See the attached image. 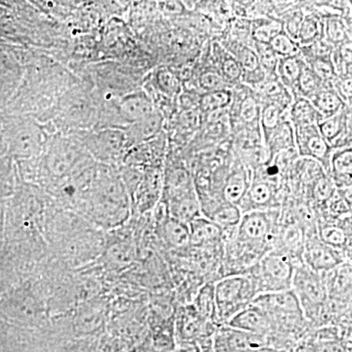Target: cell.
Instances as JSON below:
<instances>
[{
	"mask_svg": "<svg viewBox=\"0 0 352 352\" xmlns=\"http://www.w3.org/2000/svg\"><path fill=\"white\" fill-rule=\"evenodd\" d=\"M296 261L286 252L271 250L245 274L251 279L256 296L292 289Z\"/></svg>",
	"mask_w": 352,
	"mask_h": 352,
	"instance_id": "6da1fadb",
	"label": "cell"
},
{
	"mask_svg": "<svg viewBox=\"0 0 352 352\" xmlns=\"http://www.w3.org/2000/svg\"><path fill=\"white\" fill-rule=\"evenodd\" d=\"M254 285L247 274L223 276L214 283L215 326L227 325L235 315L256 298Z\"/></svg>",
	"mask_w": 352,
	"mask_h": 352,
	"instance_id": "7a4b0ae2",
	"label": "cell"
},
{
	"mask_svg": "<svg viewBox=\"0 0 352 352\" xmlns=\"http://www.w3.org/2000/svg\"><path fill=\"white\" fill-rule=\"evenodd\" d=\"M276 230L270 214L265 210H252L243 214L235 239L268 252L274 248Z\"/></svg>",
	"mask_w": 352,
	"mask_h": 352,
	"instance_id": "3957f363",
	"label": "cell"
},
{
	"mask_svg": "<svg viewBox=\"0 0 352 352\" xmlns=\"http://www.w3.org/2000/svg\"><path fill=\"white\" fill-rule=\"evenodd\" d=\"M215 328L214 323L199 315L193 305H185L176 317L175 340L180 346H200L212 340Z\"/></svg>",
	"mask_w": 352,
	"mask_h": 352,
	"instance_id": "277c9868",
	"label": "cell"
},
{
	"mask_svg": "<svg viewBox=\"0 0 352 352\" xmlns=\"http://www.w3.org/2000/svg\"><path fill=\"white\" fill-rule=\"evenodd\" d=\"M292 289L300 300L302 312L323 305L328 300L321 273L315 272L302 263H296Z\"/></svg>",
	"mask_w": 352,
	"mask_h": 352,
	"instance_id": "5b68a950",
	"label": "cell"
},
{
	"mask_svg": "<svg viewBox=\"0 0 352 352\" xmlns=\"http://www.w3.org/2000/svg\"><path fill=\"white\" fill-rule=\"evenodd\" d=\"M212 352H254L270 346L267 337L228 325L217 326L212 338Z\"/></svg>",
	"mask_w": 352,
	"mask_h": 352,
	"instance_id": "8992f818",
	"label": "cell"
},
{
	"mask_svg": "<svg viewBox=\"0 0 352 352\" xmlns=\"http://www.w3.org/2000/svg\"><path fill=\"white\" fill-rule=\"evenodd\" d=\"M346 261H349V254L324 244L318 236H311L309 239L305 240L302 263L315 272H328Z\"/></svg>",
	"mask_w": 352,
	"mask_h": 352,
	"instance_id": "52a82bcc",
	"label": "cell"
},
{
	"mask_svg": "<svg viewBox=\"0 0 352 352\" xmlns=\"http://www.w3.org/2000/svg\"><path fill=\"white\" fill-rule=\"evenodd\" d=\"M296 143L300 155L320 162L326 171L330 170L332 147L321 135L317 126L296 127Z\"/></svg>",
	"mask_w": 352,
	"mask_h": 352,
	"instance_id": "ba28073f",
	"label": "cell"
},
{
	"mask_svg": "<svg viewBox=\"0 0 352 352\" xmlns=\"http://www.w3.org/2000/svg\"><path fill=\"white\" fill-rule=\"evenodd\" d=\"M227 325L267 338L275 333L274 325L270 316L261 307L252 302L235 315Z\"/></svg>",
	"mask_w": 352,
	"mask_h": 352,
	"instance_id": "9c48e42d",
	"label": "cell"
},
{
	"mask_svg": "<svg viewBox=\"0 0 352 352\" xmlns=\"http://www.w3.org/2000/svg\"><path fill=\"white\" fill-rule=\"evenodd\" d=\"M276 200V185L258 177H252L251 185L239 208L242 214L252 210H264L272 207Z\"/></svg>",
	"mask_w": 352,
	"mask_h": 352,
	"instance_id": "30bf717a",
	"label": "cell"
},
{
	"mask_svg": "<svg viewBox=\"0 0 352 352\" xmlns=\"http://www.w3.org/2000/svg\"><path fill=\"white\" fill-rule=\"evenodd\" d=\"M329 300L351 302V263L349 261L335 270L321 273Z\"/></svg>",
	"mask_w": 352,
	"mask_h": 352,
	"instance_id": "8fae6325",
	"label": "cell"
},
{
	"mask_svg": "<svg viewBox=\"0 0 352 352\" xmlns=\"http://www.w3.org/2000/svg\"><path fill=\"white\" fill-rule=\"evenodd\" d=\"M190 247L214 248L222 245V229L201 215L189 223Z\"/></svg>",
	"mask_w": 352,
	"mask_h": 352,
	"instance_id": "7c38bea8",
	"label": "cell"
},
{
	"mask_svg": "<svg viewBox=\"0 0 352 352\" xmlns=\"http://www.w3.org/2000/svg\"><path fill=\"white\" fill-rule=\"evenodd\" d=\"M228 51L237 60L242 69V78L245 82L258 85L265 80V72L261 68V62L256 51L243 44H236Z\"/></svg>",
	"mask_w": 352,
	"mask_h": 352,
	"instance_id": "4fadbf2b",
	"label": "cell"
},
{
	"mask_svg": "<svg viewBox=\"0 0 352 352\" xmlns=\"http://www.w3.org/2000/svg\"><path fill=\"white\" fill-rule=\"evenodd\" d=\"M166 210L171 217L188 226L190 222L203 215L200 200L195 190L166 201Z\"/></svg>",
	"mask_w": 352,
	"mask_h": 352,
	"instance_id": "5bb4252c",
	"label": "cell"
},
{
	"mask_svg": "<svg viewBox=\"0 0 352 352\" xmlns=\"http://www.w3.org/2000/svg\"><path fill=\"white\" fill-rule=\"evenodd\" d=\"M159 235L166 245L175 249H182L190 245L188 224L173 219L168 214L164 215L160 221Z\"/></svg>",
	"mask_w": 352,
	"mask_h": 352,
	"instance_id": "9a60e30c",
	"label": "cell"
},
{
	"mask_svg": "<svg viewBox=\"0 0 352 352\" xmlns=\"http://www.w3.org/2000/svg\"><path fill=\"white\" fill-rule=\"evenodd\" d=\"M330 170H332L335 186H339L340 189L351 188V147L333 153L331 157Z\"/></svg>",
	"mask_w": 352,
	"mask_h": 352,
	"instance_id": "2e32d148",
	"label": "cell"
},
{
	"mask_svg": "<svg viewBox=\"0 0 352 352\" xmlns=\"http://www.w3.org/2000/svg\"><path fill=\"white\" fill-rule=\"evenodd\" d=\"M120 112L129 122H135L146 119L155 113L153 102L144 94L129 95L120 103Z\"/></svg>",
	"mask_w": 352,
	"mask_h": 352,
	"instance_id": "e0dca14e",
	"label": "cell"
},
{
	"mask_svg": "<svg viewBox=\"0 0 352 352\" xmlns=\"http://www.w3.org/2000/svg\"><path fill=\"white\" fill-rule=\"evenodd\" d=\"M319 240L333 249L346 252L351 251V229L340 224L325 223L319 226Z\"/></svg>",
	"mask_w": 352,
	"mask_h": 352,
	"instance_id": "ac0fdd59",
	"label": "cell"
},
{
	"mask_svg": "<svg viewBox=\"0 0 352 352\" xmlns=\"http://www.w3.org/2000/svg\"><path fill=\"white\" fill-rule=\"evenodd\" d=\"M252 180V177L248 176V173L244 171H236L232 173L227 178L224 184L223 192H222L224 201L239 207L241 201L247 194Z\"/></svg>",
	"mask_w": 352,
	"mask_h": 352,
	"instance_id": "d6986e66",
	"label": "cell"
},
{
	"mask_svg": "<svg viewBox=\"0 0 352 352\" xmlns=\"http://www.w3.org/2000/svg\"><path fill=\"white\" fill-rule=\"evenodd\" d=\"M310 102L324 120L342 112L344 104L333 88H322L310 99Z\"/></svg>",
	"mask_w": 352,
	"mask_h": 352,
	"instance_id": "ffe728a7",
	"label": "cell"
},
{
	"mask_svg": "<svg viewBox=\"0 0 352 352\" xmlns=\"http://www.w3.org/2000/svg\"><path fill=\"white\" fill-rule=\"evenodd\" d=\"M305 65L307 62L300 54L279 58L276 68L278 80L285 87L294 88Z\"/></svg>",
	"mask_w": 352,
	"mask_h": 352,
	"instance_id": "44dd1931",
	"label": "cell"
},
{
	"mask_svg": "<svg viewBox=\"0 0 352 352\" xmlns=\"http://www.w3.org/2000/svg\"><path fill=\"white\" fill-rule=\"evenodd\" d=\"M292 122L296 127L317 126L323 117L312 105L311 102L303 97H296L291 109Z\"/></svg>",
	"mask_w": 352,
	"mask_h": 352,
	"instance_id": "7402d4cb",
	"label": "cell"
},
{
	"mask_svg": "<svg viewBox=\"0 0 352 352\" xmlns=\"http://www.w3.org/2000/svg\"><path fill=\"white\" fill-rule=\"evenodd\" d=\"M192 305L201 317L214 324V283L208 282V283L204 284L199 289L195 300Z\"/></svg>",
	"mask_w": 352,
	"mask_h": 352,
	"instance_id": "603a6c76",
	"label": "cell"
},
{
	"mask_svg": "<svg viewBox=\"0 0 352 352\" xmlns=\"http://www.w3.org/2000/svg\"><path fill=\"white\" fill-rule=\"evenodd\" d=\"M242 212L238 206L231 205L224 201L222 205L215 207L214 210L208 215L207 219L214 222L222 230H226V229L237 227L242 219Z\"/></svg>",
	"mask_w": 352,
	"mask_h": 352,
	"instance_id": "cb8c5ba5",
	"label": "cell"
},
{
	"mask_svg": "<svg viewBox=\"0 0 352 352\" xmlns=\"http://www.w3.org/2000/svg\"><path fill=\"white\" fill-rule=\"evenodd\" d=\"M324 38V25L319 20L316 15H307L303 17L302 25H300V31H298V39L296 43L300 47H307Z\"/></svg>",
	"mask_w": 352,
	"mask_h": 352,
	"instance_id": "d4e9b609",
	"label": "cell"
},
{
	"mask_svg": "<svg viewBox=\"0 0 352 352\" xmlns=\"http://www.w3.org/2000/svg\"><path fill=\"white\" fill-rule=\"evenodd\" d=\"M258 91L265 98L270 99V103L277 104L286 109L291 102V96L287 91V88L280 82L279 80H263L258 85Z\"/></svg>",
	"mask_w": 352,
	"mask_h": 352,
	"instance_id": "484cf974",
	"label": "cell"
},
{
	"mask_svg": "<svg viewBox=\"0 0 352 352\" xmlns=\"http://www.w3.org/2000/svg\"><path fill=\"white\" fill-rule=\"evenodd\" d=\"M323 83L307 63L298 82L294 87V89H296V91L300 95L298 97H303V98L310 100L319 90L323 88Z\"/></svg>",
	"mask_w": 352,
	"mask_h": 352,
	"instance_id": "4316f807",
	"label": "cell"
},
{
	"mask_svg": "<svg viewBox=\"0 0 352 352\" xmlns=\"http://www.w3.org/2000/svg\"><path fill=\"white\" fill-rule=\"evenodd\" d=\"M232 102V92L229 89L219 91L206 92L200 97L199 106L206 113L217 112L228 107Z\"/></svg>",
	"mask_w": 352,
	"mask_h": 352,
	"instance_id": "83f0119b",
	"label": "cell"
},
{
	"mask_svg": "<svg viewBox=\"0 0 352 352\" xmlns=\"http://www.w3.org/2000/svg\"><path fill=\"white\" fill-rule=\"evenodd\" d=\"M284 112L285 108L273 103H268L261 109V122L266 142L272 132L283 122Z\"/></svg>",
	"mask_w": 352,
	"mask_h": 352,
	"instance_id": "f1b7e54d",
	"label": "cell"
},
{
	"mask_svg": "<svg viewBox=\"0 0 352 352\" xmlns=\"http://www.w3.org/2000/svg\"><path fill=\"white\" fill-rule=\"evenodd\" d=\"M346 126V122H344L342 112H340L337 115L329 118V119L323 120L317 124L321 135L331 145V147H332L335 141H337L338 139L340 138V136H342Z\"/></svg>",
	"mask_w": 352,
	"mask_h": 352,
	"instance_id": "f546056e",
	"label": "cell"
},
{
	"mask_svg": "<svg viewBox=\"0 0 352 352\" xmlns=\"http://www.w3.org/2000/svg\"><path fill=\"white\" fill-rule=\"evenodd\" d=\"M267 143L270 146L272 154L293 147L295 138H294V129H292L291 124L286 122H281V124L272 132L268 138Z\"/></svg>",
	"mask_w": 352,
	"mask_h": 352,
	"instance_id": "4dcf8cb0",
	"label": "cell"
},
{
	"mask_svg": "<svg viewBox=\"0 0 352 352\" xmlns=\"http://www.w3.org/2000/svg\"><path fill=\"white\" fill-rule=\"evenodd\" d=\"M324 38L333 46L351 41L349 39V29L339 17H330L324 22Z\"/></svg>",
	"mask_w": 352,
	"mask_h": 352,
	"instance_id": "1f68e13d",
	"label": "cell"
},
{
	"mask_svg": "<svg viewBox=\"0 0 352 352\" xmlns=\"http://www.w3.org/2000/svg\"><path fill=\"white\" fill-rule=\"evenodd\" d=\"M284 24L278 20H263L252 28V34L254 43L270 44L272 38L284 31Z\"/></svg>",
	"mask_w": 352,
	"mask_h": 352,
	"instance_id": "d6a6232c",
	"label": "cell"
},
{
	"mask_svg": "<svg viewBox=\"0 0 352 352\" xmlns=\"http://www.w3.org/2000/svg\"><path fill=\"white\" fill-rule=\"evenodd\" d=\"M217 58L219 61L220 75L226 78L227 82H236L242 78V69L237 60L228 51H219Z\"/></svg>",
	"mask_w": 352,
	"mask_h": 352,
	"instance_id": "836d02e7",
	"label": "cell"
},
{
	"mask_svg": "<svg viewBox=\"0 0 352 352\" xmlns=\"http://www.w3.org/2000/svg\"><path fill=\"white\" fill-rule=\"evenodd\" d=\"M270 47L279 58L295 56L300 54V46L285 31L278 34L270 43Z\"/></svg>",
	"mask_w": 352,
	"mask_h": 352,
	"instance_id": "e575fe53",
	"label": "cell"
},
{
	"mask_svg": "<svg viewBox=\"0 0 352 352\" xmlns=\"http://www.w3.org/2000/svg\"><path fill=\"white\" fill-rule=\"evenodd\" d=\"M162 126V118L156 112L140 122L134 124V129L136 131V136L138 138L146 140V139L154 138L160 131Z\"/></svg>",
	"mask_w": 352,
	"mask_h": 352,
	"instance_id": "d590c367",
	"label": "cell"
},
{
	"mask_svg": "<svg viewBox=\"0 0 352 352\" xmlns=\"http://www.w3.org/2000/svg\"><path fill=\"white\" fill-rule=\"evenodd\" d=\"M254 50L258 54L261 68L266 73H276L278 60L279 57L275 54L274 51L270 47V44L254 43Z\"/></svg>",
	"mask_w": 352,
	"mask_h": 352,
	"instance_id": "8d00e7d4",
	"label": "cell"
},
{
	"mask_svg": "<svg viewBox=\"0 0 352 352\" xmlns=\"http://www.w3.org/2000/svg\"><path fill=\"white\" fill-rule=\"evenodd\" d=\"M199 85L206 92L219 91V90L228 89V82L220 73L214 69H208L203 72L199 78Z\"/></svg>",
	"mask_w": 352,
	"mask_h": 352,
	"instance_id": "74e56055",
	"label": "cell"
},
{
	"mask_svg": "<svg viewBox=\"0 0 352 352\" xmlns=\"http://www.w3.org/2000/svg\"><path fill=\"white\" fill-rule=\"evenodd\" d=\"M309 68L323 82H332L338 78L330 59L308 60Z\"/></svg>",
	"mask_w": 352,
	"mask_h": 352,
	"instance_id": "f35d334b",
	"label": "cell"
},
{
	"mask_svg": "<svg viewBox=\"0 0 352 352\" xmlns=\"http://www.w3.org/2000/svg\"><path fill=\"white\" fill-rule=\"evenodd\" d=\"M329 210L333 217H340L342 215L351 214V201H349L347 196L340 192L333 194L329 201Z\"/></svg>",
	"mask_w": 352,
	"mask_h": 352,
	"instance_id": "ab89813d",
	"label": "cell"
},
{
	"mask_svg": "<svg viewBox=\"0 0 352 352\" xmlns=\"http://www.w3.org/2000/svg\"><path fill=\"white\" fill-rule=\"evenodd\" d=\"M303 50H308V60L311 59H330L332 56L333 47L332 44L328 43L325 38L318 39L315 43L310 44Z\"/></svg>",
	"mask_w": 352,
	"mask_h": 352,
	"instance_id": "60d3db41",
	"label": "cell"
},
{
	"mask_svg": "<svg viewBox=\"0 0 352 352\" xmlns=\"http://www.w3.org/2000/svg\"><path fill=\"white\" fill-rule=\"evenodd\" d=\"M336 191L337 190H336L333 180L330 179L328 176H325V177H321L315 184L314 197L317 201L326 203V201H330Z\"/></svg>",
	"mask_w": 352,
	"mask_h": 352,
	"instance_id": "b9f144b4",
	"label": "cell"
},
{
	"mask_svg": "<svg viewBox=\"0 0 352 352\" xmlns=\"http://www.w3.org/2000/svg\"><path fill=\"white\" fill-rule=\"evenodd\" d=\"M259 112H261V108L254 97L247 96L241 102L239 116L245 122H254L258 117Z\"/></svg>",
	"mask_w": 352,
	"mask_h": 352,
	"instance_id": "7bdbcfd3",
	"label": "cell"
},
{
	"mask_svg": "<svg viewBox=\"0 0 352 352\" xmlns=\"http://www.w3.org/2000/svg\"><path fill=\"white\" fill-rule=\"evenodd\" d=\"M157 82H159L160 87L166 94L175 95L179 94L180 90H182V85H180L179 80L170 72H161L157 76Z\"/></svg>",
	"mask_w": 352,
	"mask_h": 352,
	"instance_id": "ee69618b",
	"label": "cell"
},
{
	"mask_svg": "<svg viewBox=\"0 0 352 352\" xmlns=\"http://www.w3.org/2000/svg\"><path fill=\"white\" fill-rule=\"evenodd\" d=\"M303 20L302 14L300 12L294 13V15L289 16V19L287 20V23H285V27L286 30H284L285 32L296 41L298 39V31H300V25Z\"/></svg>",
	"mask_w": 352,
	"mask_h": 352,
	"instance_id": "f6af8a7d",
	"label": "cell"
},
{
	"mask_svg": "<svg viewBox=\"0 0 352 352\" xmlns=\"http://www.w3.org/2000/svg\"><path fill=\"white\" fill-rule=\"evenodd\" d=\"M333 89L340 95V98H351V78H346L344 80H338L336 87Z\"/></svg>",
	"mask_w": 352,
	"mask_h": 352,
	"instance_id": "bcb514c9",
	"label": "cell"
},
{
	"mask_svg": "<svg viewBox=\"0 0 352 352\" xmlns=\"http://www.w3.org/2000/svg\"><path fill=\"white\" fill-rule=\"evenodd\" d=\"M254 352H291L289 351H286V349H274V347L271 346H264L263 349H259L258 351Z\"/></svg>",
	"mask_w": 352,
	"mask_h": 352,
	"instance_id": "7dc6e473",
	"label": "cell"
},
{
	"mask_svg": "<svg viewBox=\"0 0 352 352\" xmlns=\"http://www.w3.org/2000/svg\"><path fill=\"white\" fill-rule=\"evenodd\" d=\"M117 251H115V252H113V251H111V254H112V256H113V254H119V251H120V248H119V245H117ZM120 254H126V252H124V251H120ZM117 261H120V258L119 256H117Z\"/></svg>",
	"mask_w": 352,
	"mask_h": 352,
	"instance_id": "c3c4849f",
	"label": "cell"
}]
</instances>
